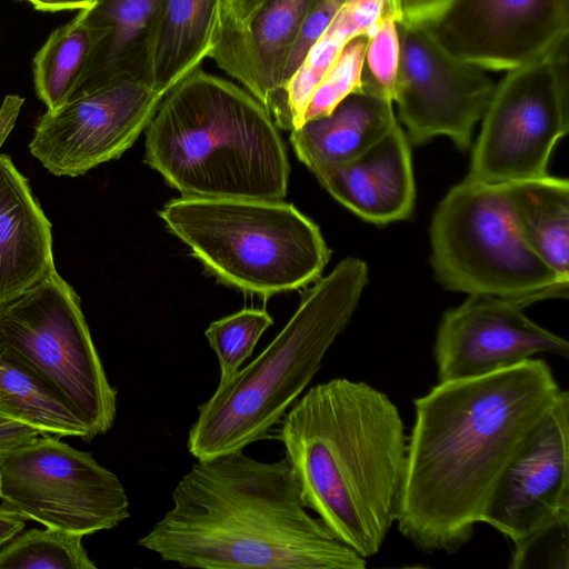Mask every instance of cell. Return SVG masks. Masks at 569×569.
Segmentation results:
<instances>
[{"label":"cell","instance_id":"6da1fadb","mask_svg":"<svg viewBox=\"0 0 569 569\" xmlns=\"http://www.w3.org/2000/svg\"><path fill=\"white\" fill-rule=\"evenodd\" d=\"M561 392L540 358L438 382L415 400L396 523L425 552L472 537L501 471Z\"/></svg>","mask_w":569,"mask_h":569},{"label":"cell","instance_id":"7a4b0ae2","mask_svg":"<svg viewBox=\"0 0 569 569\" xmlns=\"http://www.w3.org/2000/svg\"><path fill=\"white\" fill-rule=\"evenodd\" d=\"M138 545L163 561L202 569H363L305 506L286 457L243 450L198 460L172 492V507Z\"/></svg>","mask_w":569,"mask_h":569},{"label":"cell","instance_id":"3957f363","mask_svg":"<svg viewBox=\"0 0 569 569\" xmlns=\"http://www.w3.org/2000/svg\"><path fill=\"white\" fill-rule=\"evenodd\" d=\"M279 440L307 507L365 559L396 522L408 438L397 406L363 381L310 388L281 419Z\"/></svg>","mask_w":569,"mask_h":569},{"label":"cell","instance_id":"277c9868","mask_svg":"<svg viewBox=\"0 0 569 569\" xmlns=\"http://www.w3.org/2000/svg\"><path fill=\"white\" fill-rule=\"evenodd\" d=\"M278 129L241 86L199 68L159 103L144 161L183 197L282 200L290 166Z\"/></svg>","mask_w":569,"mask_h":569},{"label":"cell","instance_id":"5b68a950","mask_svg":"<svg viewBox=\"0 0 569 569\" xmlns=\"http://www.w3.org/2000/svg\"><path fill=\"white\" fill-rule=\"evenodd\" d=\"M368 281L365 261L348 257L302 297L269 346L198 408L189 452L207 460L243 450L278 425L319 371L349 323Z\"/></svg>","mask_w":569,"mask_h":569},{"label":"cell","instance_id":"8992f818","mask_svg":"<svg viewBox=\"0 0 569 569\" xmlns=\"http://www.w3.org/2000/svg\"><path fill=\"white\" fill-rule=\"evenodd\" d=\"M159 216L210 274L262 298L318 280L330 258L319 227L282 200L182 196Z\"/></svg>","mask_w":569,"mask_h":569},{"label":"cell","instance_id":"52a82bcc","mask_svg":"<svg viewBox=\"0 0 569 569\" xmlns=\"http://www.w3.org/2000/svg\"><path fill=\"white\" fill-rule=\"evenodd\" d=\"M431 264L448 290L483 295L520 307L567 298L569 280L523 241L502 184L467 180L438 204L430 226Z\"/></svg>","mask_w":569,"mask_h":569},{"label":"cell","instance_id":"ba28073f","mask_svg":"<svg viewBox=\"0 0 569 569\" xmlns=\"http://www.w3.org/2000/svg\"><path fill=\"white\" fill-rule=\"evenodd\" d=\"M0 355L31 370L68 400L89 440L113 426L117 390L107 378L80 299L56 268L0 305Z\"/></svg>","mask_w":569,"mask_h":569},{"label":"cell","instance_id":"9c48e42d","mask_svg":"<svg viewBox=\"0 0 569 569\" xmlns=\"http://www.w3.org/2000/svg\"><path fill=\"white\" fill-rule=\"evenodd\" d=\"M566 51L567 40L495 86L465 180L505 184L548 174L551 152L569 131Z\"/></svg>","mask_w":569,"mask_h":569},{"label":"cell","instance_id":"30bf717a","mask_svg":"<svg viewBox=\"0 0 569 569\" xmlns=\"http://www.w3.org/2000/svg\"><path fill=\"white\" fill-rule=\"evenodd\" d=\"M0 498L24 519L81 536L114 528L130 515L113 472L48 433L0 456Z\"/></svg>","mask_w":569,"mask_h":569},{"label":"cell","instance_id":"8fae6325","mask_svg":"<svg viewBox=\"0 0 569 569\" xmlns=\"http://www.w3.org/2000/svg\"><path fill=\"white\" fill-rule=\"evenodd\" d=\"M399 67L393 103L409 139L447 136L467 150L495 84L486 70L450 53L426 26L397 23Z\"/></svg>","mask_w":569,"mask_h":569},{"label":"cell","instance_id":"7c38bea8","mask_svg":"<svg viewBox=\"0 0 569 569\" xmlns=\"http://www.w3.org/2000/svg\"><path fill=\"white\" fill-rule=\"evenodd\" d=\"M163 97L150 84L132 79L79 91L38 119L30 152L54 176L84 174L129 149Z\"/></svg>","mask_w":569,"mask_h":569},{"label":"cell","instance_id":"4fadbf2b","mask_svg":"<svg viewBox=\"0 0 569 569\" xmlns=\"http://www.w3.org/2000/svg\"><path fill=\"white\" fill-rule=\"evenodd\" d=\"M426 27L453 56L507 71L567 40L569 0H455Z\"/></svg>","mask_w":569,"mask_h":569},{"label":"cell","instance_id":"5bb4252c","mask_svg":"<svg viewBox=\"0 0 569 569\" xmlns=\"http://www.w3.org/2000/svg\"><path fill=\"white\" fill-rule=\"evenodd\" d=\"M569 515V393L561 390L498 477L480 516L512 543Z\"/></svg>","mask_w":569,"mask_h":569},{"label":"cell","instance_id":"9a60e30c","mask_svg":"<svg viewBox=\"0 0 569 569\" xmlns=\"http://www.w3.org/2000/svg\"><path fill=\"white\" fill-rule=\"evenodd\" d=\"M522 309L496 297L469 295L446 311L435 343L438 382L483 377L540 353L567 358L568 341L533 322Z\"/></svg>","mask_w":569,"mask_h":569},{"label":"cell","instance_id":"2e32d148","mask_svg":"<svg viewBox=\"0 0 569 569\" xmlns=\"http://www.w3.org/2000/svg\"><path fill=\"white\" fill-rule=\"evenodd\" d=\"M313 0H266L241 26L218 29L214 64L271 112L283 72Z\"/></svg>","mask_w":569,"mask_h":569},{"label":"cell","instance_id":"e0dca14e","mask_svg":"<svg viewBox=\"0 0 569 569\" xmlns=\"http://www.w3.org/2000/svg\"><path fill=\"white\" fill-rule=\"evenodd\" d=\"M316 177L338 202L366 221L387 224L407 219L413 210L411 149L399 123L359 157Z\"/></svg>","mask_w":569,"mask_h":569},{"label":"cell","instance_id":"ac0fdd59","mask_svg":"<svg viewBox=\"0 0 569 569\" xmlns=\"http://www.w3.org/2000/svg\"><path fill=\"white\" fill-rule=\"evenodd\" d=\"M53 268L51 223L28 179L9 156L0 154V305Z\"/></svg>","mask_w":569,"mask_h":569},{"label":"cell","instance_id":"d6986e66","mask_svg":"<svg viewBox=\"0 0 569 569\" xmlns=\"http://www.w3.org/2000/svg\"><path fill=\"white\" fill-rule=\"evenodd\" d=\"M159 3L160 0H97L79 11L76 18L92 28L97 39L74 93L120 79L150 84Z\"/></svg>","mask_w":569,"mask_h":569},{"label":"cell","instance_id":"ffe728a7","mask_svg":"<svg viewBox=\"0 0 569 569\" xmlns=\"http://www.w3.org/2000/svg\"><path fill=\"white\" fill-rule=\"evenodd\" d=\"M397 123L392 101L360 90L328 114L292 130L290 141L298 159L316 176L359 157Z\"/></svg>","mask_w":569,"mask_h":569},{"label":"cell","instance_id":"44dd1931","mask_svg":"<svg viewBox=\"0 0 569 569\" xmlns=\"http://www.w3.org/2000/svg\"><path fill=\"white\" fill-rule=\"evenodd\" d=\"M222 0H160L150 84L163 96L210 57Z\"/></svg>","mask_w":569,"mask_h":569},{"label":"cell","instance_id":"7402d4cb","mask_svg":"<svg viewBox=\"0 0 569 569\" xmlns=\"http://www.w3.org/2000/svg\"><path fill=\"white\" fill-rule=\"evenodd\" d=\"M515 226L527 246L569 280V182L545 177L502 184Z\"/></svg>","mask_w":569,"mask_h":569},{"label":"cell","instance_id":"603a6c76","mask_svg":"<svg viewBox=\"0 0 569 569\" xmlns=\"http://www.w3.org/2000/svg\"><path fill=\"white\" fill-rule=\"evenodd\" d=\"M388 4L389 0H346L284 84L271 113L278 128L292 131L303 123L309 100L325 73L350 40L373 31Z\"/></svg>","mask_w":569,"mask_h":569},{"label":"cell","instance_id":"cb8c5ba5","mask_svg":"<svg viewBox=\"0 0 569 569\" xmlns=\"http://www.w3.org/2000/svg\"><path fill=\"white\" fill-rule=\"evenodd\" d=\"M0 415L42 433L89 441L77 410L31 370L0 355Z\"/></svg>","mask_w":569,"mask_h":569},{"label":"cell","instance_id":"d4e9b609","mask_svg":"<svg viewBox=\"0 0 569 569\" xmlns=\"http://www.w3.org/2000/svg\"><path fill=\"white\" fill-rule=\"evenodd\" d=\"M96 39V31L74 18L56 29L37 52L34 87L47 110L59 108L76 92Z\"/></svg>","mask_w":569,"mask_h":569},{"label":"cell","instance_id":"484cf974","mask_svg":"<svg viewBox=\"0 0 569 569\" xmlns=\"http://www.w3.org/2000/svg\"><path fill=\"white\" fill-rule=\"evenodd\" d=\"M82 538L50 527L21 531L0 548V569H96Z\"/></svg>","mask_w":569,"mask_h":569},{"label":"cell","instance_id":"4316f807","mask_svg":"<svg viewBox=\"0 0 569 569\" xmlns=\"http://www.w3.org/2000/svg\"><path fill=\"white\" fill-rule=\"evenodd\" d=\"M272 323L270 315L261 309H243L210 323L204 335L219 361V383L227 382L239 371Z\"/></svg>","mask_w":569,"mask_h":569},{"label":"cell","instance_id":"83f0119b","mask_svg":"<svg viewBox=\"0 0 569 569\" xmlns=\"http://www.w3.org/2000/svg\"><path fill=\"white\" fill-rule=\"evenodd\" d=\"M399 67V36L390 2L369 36L360 90L393 102Z\"/></svg>","mask_w":569,"mask_h":569},{"label":"cell","instance_id":"f1b7e54d","mask_svg":"<svg viewBox=\"0 0 569 569\" xmlns=\"http://www.w3.org/2000/svg\"><path fill=\"white\" fill-rule=\"evenodd\" d=\"M370 34L350 40L316 87L303 122L326 116L349 94L360 91L366 49Z\"/></svg>","mask_w":569,"mask_h":569},{"label":"cell","instance_id":"f546056e","mask_svg":"<svg viewBox=\"0 0 569 569\" xmlns=\"http://www.w3.org/2000/svg\"><path fill=\"white\" fill-rule=\"evenodd\" d=\"M512 545L511 569H568L569 515L551 520Z\"/></svg>","mask_w":569,"mask_h":569},{"label":"cell","instance_id":"4dcf8cb0","mask_svg":"<svg viewBox=\"0 0 569 569\" xmlns=\"http://www.w3.org/2000/svg\"><path fill=\"white\" fill-rule=\"evenodd\" d=\"M346 0H313L306 17L301 24L300 31L298 33L296 43L292 48L290 57L288 59L284 72H283V83L288 82V80L292 77V74L297 71V69L302 63L305 57L307 56L309 49L313 46V43L319 39V37L323 33L330 22L333 20L336 14L339 12L342 4ZM281 89V91H282ZM280 91V93H281ZM279 93V96H280ZM279 99V97H278ZM278 102V100H277ZM277 104V103H276ZM276 108V106H274ZM273 108V110H274ZM272 110V111H273ZM272 113V112H271Z\"/></svg>","mask_w":569,"mask_h":569},{"label":"cell","instance_id":"1f68e13d","mask_svg":"<svg viewBox=\"0 0 569 569\" xmlns=\"http://www.w3.org/2000/svg\"><path fill=\"white\" fill-rule=\"evenodd\" d=\"M455 0H389L397 23L429 26L437 21Z\"/></svg>","mask_w":569,"mask_h":569},{"label":"cell","instance_id":"d6a6232c","mask_svg":"<svg viewBox=\"0 0 569 569\" xmlns=\"http://www.w3.org/2000/svg\"><path fill=\"white\" fill-rule=\"evenodd\" d=\"M43 435L39 430L0 415V456Z\"/></svg>","mask_w":569,"mask_h":569},{"label":"cell","instance_id":"836d02e7","mask_svg":"<svg viewBox=\"0 0 569 569\" xmlns=\"http://www.w3.org/2000/svg\"><path fill=\"white\" fill-rule=\"evenodd\" d=\"M266 0H222L218 29L243 24Z\"/></svg>","mask_w":569,"mask_h":569},{"label":"cell","instance_id":"e575fe53","mask_svg":"<svg viewBox=\"0 0 569 569\" xmlns=\"http://www.w3.org/2000/svg\"><path fill=\"white\" fill-rule=\"evenodd\" d=\"M22 104L23 98L18 94H8L3 99L0 106V149L12 131Z\"/></svg>","mask_w":569,"mask_h":569},{"label":"cell","instance_id":"d590c367","mask_svg":"<svg viewBox=\"0 0 569 569\" xmlns=\"http://www.w3.org/2000/svg\"><path fill=\"white\" fill-rule=\"evenodd\" d=\"M24 520L11 508L0 505V548L23 530Z\"/></svg>","mask_w":569,"mask_h":569},{"label":"cell","instance_id":"8d00e7d4","mask_svg":"<svg viewBox=\"0 0 569 569\" xmlns=\"http://www.w3.org/2000/svg\"><path fill=\"white\" fill-rule=\"evenodd\" d=\"M36 10L58 12L67 10H84L93 6L97 0H27Z\"/></svg>","mask_w":569,"mask_h":569}]
</instances>
